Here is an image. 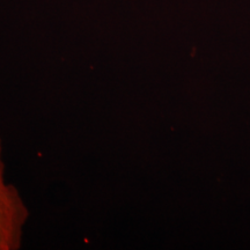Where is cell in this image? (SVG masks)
<instances>
[{
	"label": "cell",
	"instance_id": "6da1fadb",
	"mask_svg": "<svg viewBox=\"0 0 250 250\" xmlns=\"http://www.w3.org/2000/svg\"><path fill=\"white\" fill-rule=\"evenodd\" d=\"M29 218L23 198L5 176L2 143L0 140V250H18L22 245Z\"/></svg>",
	"mask_w": 250,
	"mask_h": 250
}]
</instances>
